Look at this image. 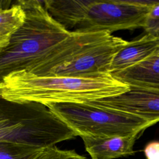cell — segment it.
<instances>
[{
	"label": "cell",
	"instance_id": "obj_6",
	"mask_svg": "<svg viewBox=\"0 0 159 159\" xmlns=\"http://www.w3.org/2000/svg\"><path fill=\"white\" fill-rule=\"evenodd\" d=\"M129 86L126 92L94 101L101 106L136 116L153 125L159 122V90Z\"/></svg>",
	"mask_w": 159,
	"mask_h": 159
},
{
	"label": "cell",
	"instance_id": "obj_9",
	"mask_svg": "<svg viewBox=\"0 0 159 159\" xmlns=\"http://www.w3.org/2000/svg\"><path fill=\"white\" fill-rule=\"evenodd\" d=\"M111 74L128 85L159 90V49L140 63Z\"/></svg>",
	"mask_w": 159,
	"mask_h": 159
},
{
	"label": "cell",
	"instance_id": "obj_7",
	"mask_svg": "<svg viewBox=\"0 0 159 159\" xmlns=\"http://www.w3.org/2000/svg\"><path fill=\"white\" fill-rule=\"evenodd\" d=\"M141 135L81 138L91 159H115L134 155V147Z\"/></svg>",
	"mask_w": 159,
	"mask_h": 159
},
{
	"label": "cell",
	"instance_id": "obj_13",
	"mask_svg": "<svg viewBox=\"0 0 159 159\" xmlns=\"http://www.w3.org/2000/svg\"><path fill=\"white\" fill-rule=\"evenodd\" d=\"M143 153L146 159H159V141H152L148 143Z\"/></svg>",
	"mask_w": 159,
	"mask_h": 159
},
{
	"label": "cell",
	"instance_id": "obj_2",
	"mask_svg": "<svg viewBox=\"0 0 159 159\" xmlns=\"http://www.w3.org/2000/svg\"><path fill=\"white\" fill-rule=\"evenodd\" d=\"M129 86L111 73L87 77L37 76L14 71L0 81V97L14 102L83 103L126 92Z\"/></svg>",
	"mask_w": 159,
	"mask_h": 159
},
{
	"label": "cell",
	"instance_id": "obj_12",
	"mask_svg": "<svg viewBox=\"0 0 159 159\" xmlns=\"http://www.w3.org/2000/svg\"><path fill=\"white\" fill-rule=\"evenodd\" d=\"M34 159H89L74 150H62L55 145L44 148Z\"/></svg>",
	"mask_w": 159,
	"mask_h": 159
},
{
	"label": "cell",
	"instance_id": "obj_5",
	"mask_svg": "<svg viewBox=\"0 0 159 159\" xmlns=\"http://www.w3.org/2000/svg\"><path fill=\"white\" fill-rule=\"evenodd\" d=\"M127 43V41L123 39L112 35L53 68L48 76L87 77L110 73L109 68L114 55Z\"/></svg>",
	"mask_w": 159,
	"mask_h": 159
},
{
	"label": "cell",
	"instance_id": "obj_1",
	"mask_svg": "<svg viewBox=\"0 0 159 159\" xmlns=\"http://www.w3.org/2000/svg\"><path fill=\"white\" fill-rule=\"evenodd\" d=\"M17 2L26 17L7 47L0 52V81L9 73L22 70L48 76L53 68L112 36L107 32L69 31L52 17L42 1Z\"/></svg>",
	"mask_w": 159,
	"mask_h": 159
},
{
	"label": "cell",
	"instance_id": "obj_10",
	"mask_svg": "<svg viewBox=\"0 0 159 159\" xmlns=\"http://www.w3.org/2000/svg\"><path fill=\"white\" fill-rule=\"evenodd\" d=\"M1 1L0 2V52L9 45L12 35L24 24L26 15L17 1Z\"/></svg>",
	"mask_w": 159,
	"mask_h": 159
},
{
	"label": "cell",
	"instance_id": "obj_4",
	"mask_svg": "<svg viewBox=\"0 0 159 159\" xmlns=\"http://www.w3.org/2000/svg\"><path fill=\"white\" fill-rule=\"evenodd\" d=\"M76 136L103 137L142 134L153 124L141 118L104 107L94 100L47 106Z\"/></svg>",
	"mask_w": 159,
	"mask_h": 159
},
{
	"label": "cell",
	"instance_id": "obj_3",
	"mask_svg": "<svg viewBox=\"0 0 159 159\" xmlns=\"http://www.w3.org/2000/svg\"><path fill=\"white\" fill-rule=\"evenodd\" d=\"M43 4L57 22L76 33L112 32L143 27L155 1L47 0Z\"/></svg>",
	"mask_w": 159,
	"mask_h": 159
},
{
	"label": "cell",
	"instance_id": "obj_11",
	"mask_svg": "<svg viewBox=\"0 0 159 159\" xmlns=\"http://www.w3.org/2000/svg\"><path fill=\"white\" fill-rule=\"evenodd\" d=\"M43 148L20 143L0 142V159H34Z\"/></svg>",
	"mask_w": 159,
	"mask_h": 159
},
{
	"label": "cell",
	"instance_id": "obj_14",
	"mask_svg": "<svg viewBox=\"0 0 159 159\" xmlns=\"http://www.w3.org/2000/svg\"><path fill=\"white\" fill-rule=\"evenodd\" d=\"M143 29L147 34L159 38V18L153 19L147 18Z\"/></svg>",
	"mask_w": 159,
	"mask_h": 159
},
{
	"label": "cell",
	"instance_id": "obj_15",
	"mask_svg": "<svg viewBox=\"0 0 159 159\" xmlns=\"http://www.w3.org/2000/svg\"><path fill=\"white\" fill-rule=\"evenodd\" d=\"M0 2H1V1H0Z\"/></svg>",
	"mask_w": 159,
	"mask_h": 159
},
{
	"label": "cell",
	"instance_id": "obj_8",
	"mask_svg": "<svg viewBox=\"0 0 159 159\" xmlns=\"http://www.w3.org/2000/svg\"><path fill=\"white\" fill-rule=\"evenodd\" d=\"M159 49V38L146 34L127 43L114 55L109 68L111 73L130 68L144 60Z\"/></svg>",
	"mask_w": 159,
	"mask_h": 159
}]
</instances>
